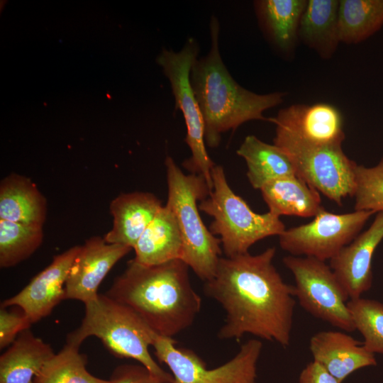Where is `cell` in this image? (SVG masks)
I'll return each instance as SVG.
<instances>
[{"mask_svg":"<svg viewBox=\"0 0 383 383\" xmlns=\"http://www.w3.org/2000/svg\"><path fill=\"white\" fill-rule=\"evenodd\" d=\"M276 249L221 257L213 277L205 282V295L223 309L226 318L217 335L238 340L245 334L290 345L296 305L294 286L287 284L273 264Z\"/></svg>","mask_w":383,"mask_h":383,"instance_id":"cell-1","label":"cell"},{"mask_svg":"<svg viewBox=\"0 0 383 383\" xmlns=\"http://www.w3.org/2000/svg\"><path fill=\"white\" fill-rule=\"evenodd\" d=\"M189 269L180 259L151 266L132 259L106 294L131 308L157 335L173 338L193 324L201 308Z\"/></svg>","mask_w":383,"mask_h":383,"instance_id":"cell-2","label":"cell"},{"mask_svg":"<svg viewBox=\"0 0 383 383\" xmlns=\"http://www.w3.org/2000/svg\"><path fill=\"white\" fill-rule=\"evenodd\" d=\"M209 28L211 48L205 56L194 61L190 82L204 119L205 143L216 148L223 133L235 130L249 121H268L264 111L280 104L286 94L277 91L259 94L241 87L222 60L220 24L214 16Z\"/></svg>","mask_w":383,"mask_h":383,"instance_id":"cell-3","label":"cell"},{"mask_svg":"<svg viewBox=\"0 0 383 383\" xmlns=\"http://www.w3.org/2000/svg\"><path fill=\"white\" fill-rule=\"evenodd\" d=\"M84 305L82 323L67 335L66 342L80 346L87 338L95 336L116 357L135 360L164 382L173 383L172 374L149 351L157 333L131 308L106 294Z\"/></svg>","mask_w":383,"mask_h":383,"instance_id":"cell-4","label":"cell"},{"mask_svg":"<svg viewBox=\"0 0 383 383\" xmlns=\"http://www.w3.org/2000/svg\"><path fill=\"white\" fill-rule=\"evenodd\" d=\"M167 201L174 213L182 239L184 261L201 280L211 279L216 271L222 249L221 240L206 227L197 206L211 190L205 179L195 174H185L170 156L165 160Z\"/></svg>","mask_w":383,"mask_h":383,"instance_id":"cell-5","label":"cell"},{"mask_svg":"<svg viewBox=\"0 0 383 383\" xmlns=\"http://www.w3.org/2000/svg\"><path fill=\"white\" fill-rule=\"evenodd\" d=\"M213 188L209 195L200 201L199 209L210 216L213 221L209 231L220 236L226 257L248 252L257 241L279 235L286 229L280 218L268 211L254 212L247 203L230 187L223 167L211 170Z\"/></svg>","mask_w":383,"mask_h":383,"instance_id":"cell-6","label":"cell"},{"mask_svg":"<svg viewBox=\"0 0 383 383\" xmlns=\"http://www.w3.org/2000/svg\"><path fill=\"white\" fill-rule=\"evenodd\" d=\"M273 143L290 157L296 176L319 193L339 206L346 197H353L357 164L344 153L342 145L308 143L278 128Z\"/></svg>","mask_w":383,"mask_h":383,"instance_id":"cell-7","label":"cell"},{"mask_svg":"<svg viewBox=\"0 0 383 383\" xmlns=\"http://www.w3.org/2000/svg\"><path fill=\"white\" fill-rule=\"evenodd\" d=\"M198 53V43L190 38L179 52L164 49L157 61L170 80L175 107L182 111L187 127L184 141L191 156L183 166L191 174L202 176L211 192V170L216 165L206 149L204 119L190 82L191 69Z\"/></svg>","mask_w":383,"mask_h":383,"instance_id":"cell-8","label":"cell"},{"mask_svg":"<svg viewBox=\"0 0 383 383\" xmlns=\"http://www.w3.org/2000/svg\"><path fill=\"white\" fill-rule=\"evenodd\" d=\"M152 347L158 361L170 370L173 383H257V364L262 350L260 340L246 341L231 360L213 369L207 368L193 350L177 348L173 338L156 334Z\"/></svg>","mask_w":383,"mask_h":383,"instance_id":"cell-9","label":"cell"},{"mask_svg":"<svg viewBox=\"0 0 383 383\" xmlns=\"http://www.w3.org/2000/svg\"><path fill=\"white\" fill-rule=\"evenodd\" d=\"M282 262L293 274L295 297L305 311L345 331H355L348 297L326 262L289 255Z\"/></svg>","mask_w":383,"mask_h":383,"instance_id":"cell-10","label":"cell"},{"mask_svg":"<svg viewBox=\"0 0 383 383\" xmlns=\"http://www.w3.org/2000/svg\"><path fill=\"white\" fill-rule=\"evenodd\" d=\"M374 213L372 211L335 213L323 209L311 221L285 229L279 235V245L290 255L330 260L360 233Z\"/></svg>","mask_w":383,"mask_h":383,"instance_id":"cell-11","label":"cell"},{"mask_svg":"<svg viewBox=\"0 0 383 383\" xmlns=\"http://www.w3.org/2000/svg\"><path fill=\"white\" fill-rule=\"evenodd\" d=\"M80 247L73 246L54 256L48 267L18 294L3 301L1 307H19L32 324L49 316L58 304L65 300V285Z\"/></svg>","mask_w":383,"mask_h":383,"instance_id":"cell-12","label":"cell"},{"mask_svg":"<svg viewBox=\"0 0 383 383\" xmlns=\"http://www.w3.org/2000/svg\"><path fill=\"white\" fill-rule=\"evenodd\" d=\"M131 250L126 245L108 243L100 236L87 239L70 267L65 285V300H78L84 304L95 300L103 279Z\"/></svg>","mask_w":383,"mask_h":383,"instance_id":"cell-13","label":"cell"},{"mask_svg":"<svg viewBox=\"0 0 383 383\" xmlns=\"http://www.w3.org/2000/svg\"><path fill=\"white\" fill-rule=\"evenodd\" d=\"M382 239L383 211H379L366 231L360 233L329 260V266L349 300L360 298L370 289L372 260Z\"/></svg>","mask_w":383,"mask_h":383,"instance_id":"cell-14","label":"cell"},{"mask_svg":"<svg viewBox=\"0 0 383 383\" xmlns=\"http://www.w3.org/2000/svg\"><path fill=\"white\" fill-rule=\"evenodd\" d=\"M268 121L308 143L342 145L345 138L343 119L335 106L326 103L292 104L279 110Z\"/></svg>","mask_w":383,"mask_h":383,"instance_id":"cell-15","label":"cell"},{"mask_svg":"<svg viewBox=\"0 0 383 383\" xmlns=\"http://www.w3.org/2000/svg\"><path fill=\"white\" fill-rule=\"evenodd\" d=\"M313 360L323 366L340 383L361 368L374 366V354L351 335L336 331L313 334L309 340Z\"/></svg>","mask_w":383,"mask_h":383,"instance_id":"cell-16","label":"cell"},{"mask_svg":"<svg viewBox=\"0 0 383 383\" xmlns=\"http://www.w3.org/2000/svg\"><path fill=\"white\" fill-rule=\"evenodd\" d=\"M153 194L145 192L122 193L109 205L113 226L104 237L108 243L133 249L137 241L162 207Z\"/></svg>","mask_w":383,"mask_h":383,"instance_id":"cell-17","label":"cell"},{"mask_svg":"<svg viewBox=\"0 0 383 383\" xmlns=\"http://www.w3.org/2000/svg\"><path fill=\"white\" fill-rule=\"evenodd\" d=\"M47 201L28 177L11 173L0 182V220L43 227Z\"/></svg>","mask_w":383,"mask_h":383,"instance_id":"cell-18","label":"cell"},{"mask_svg":"<svg viewBox=\"0 0 383 383\" xmlns=\"http://www.w3.org/2000/svg\"><path fill=\"white\" fill-rule=\"evenodd\" d=\"M181 232L172 211L162 206L133 248L137 262L151 266L180 259Z\"/></svg>","mask_w":383,"mask_h":383,"instance_id":"cell-19","label":"cell"},{"mask_svg":"<svg viewBox=\"0 0 383 383\" xmlns=\"http://www.w3.org/2000/svg\"><path fill=\"white\" fill-rule=\"evenodd\" d=\"M55 354L51 346L30 328L23 331L0 356V383H35Z\"/></svg>","mask_w":383,"mask_h":383,"instance_id":"cell-20","label":"cell"},{"mask_svg":"<svg viewBox=\"0 0 383 383\" xmlns=\"http://www.w3.org/2000/svg\"><path fill=\"white\" fill-rule=\"evenodd\" d=\"M307 0H260L255 2L260 26L282 53L294 52L300 20Z\"/></svg>","mask_w":383,"mask_h":383,"instance_id":"cell-21","label":"cell"},{"mask_svg":"<svg viewBox=\"0 0 383 383\" xmlns=\"http://www.w3.org/2000/svg\"><path fill=\"white\" fill-rule=\"evenodd\" d=\"M272 214L314 217L324 208L320 193L297 176L270 181L260 189Z\"/></svg>","mask_w":383,"mask_h":383,"instance_id":"cell-22","label":"cell"},{"mask_svg":"<svg viewBox=\"0 0 383 383\" xmlns=\"http://www.w3.org/2000/svg\"><path fill=\"white\" fill-rule=\"evenodd\" d=\"M338 0H308L298 38L322 58L329 59L339 44Z\"/></svg>","mask_w":383,"mask_h":383,"instance_id":"cell-23","label":"cell"},{"mask_svg":"<svg viewBox=\"0 0 383 383\" xmlns=\"http://www.w3.org/2000/svg\"><path fill=\"white\" fill-rule=\"evenodd\" d=\"M236 153L245 160L248 181L255 189L274 179L296 176L292 160L283 150L253 135L245 138Z\"/></svg>","mask_w":383,"mask_h":383,"instance_id":"cell-24","label":"cell"},{"mask_svg":"<svg viewBox=\"0 0 383 383\" xmlns=\"http://www.w3.org/2000/svg\"><path fill=\"white\" fill-rule=\"evenodd\" d=\"M383 26V0H340V41L357 44L371 37Z\"/></svg>","mask_w":383,"mask_h":383,"instance_id":"cell-25","label":"cell"},{"mask_svg":"<svg viewBox=\"0 0 383 383\" xmlns=\"http://www.w3.org/2000/svg\"><path fill=\"white\" fill-rule=\"evenodd\" d=\"M79 345L66 342L43 366L35 383H110L98 378L86 369L87 357L79 351Z\"/></svg>","mask_w":383,"mask_h":383,"instance_id":"cell-26","label":"cell"},{"mask_svg":"<svg viewBox=\"0 0 383 383\" xmlns=\"http://www.w3.org/2000/svg\"><path fill=\"white\" fill-rule=\"evenodd\" d=\"M43 238V227L0 220V267H11L30 257Z\"/></svg>","mask_w":383,"mask_h":383,"instance_id":"cell-27","label":"cell"},{"mask_svg":"<svg viewBox=\"0 0 383 383\" xmlns=\"http://www.w3.org/2000/svg\"><path fill=\"white\" fill-rule=\"evenodd\" d=\"M347 305L364 346L374 354H383V303L360 297L349 300Z\"/></svg>","mask_w":383,"mask_h":383,"instance_id":"cell-28","label":"cell"},{"mask_svg":"<svg viewBox=\"0 0 383 383\" xmlns=\"http://www.w3.org/2000/svg\"><path fill=\"white\" fill-rule=\"evenodd\" d=\"M355 211H383V157L374 167L355 169Z\"/></svg>","mask_w":383,"mask_h":383,"instance_id":"cell-29","label":"cell"},{"mask_svg":"<svg viewBox=\"0 0 383 383\" xmlns=\"http://www.w3.org/2000/svg\"><path fill=\"white\" fill-rule=\"evenodd\" d=\"M32 325L28 318L21 314L0 309V348L10 346L23 331L30 328Z\"/></svg>","mask_w":383,"mask_h":383,"instance_id":"cell-30","label":"cell"},{"mask_svg":"<svg viewBox=\"0 0 383 383\" xmlns=\"http://www.w3.org/2000/svg\"><path fill=\"white\" fill-rule=\"evenodd\" d=\"M110 383H165L141 364H125L116 367Z\"/></svg>","mask_w":383,"mask_h":383,"instance_id":"cell-31","label":"cell"},{"mask_svg":"<svg viewBox=\"0 0 383 383\" xmlns=\"http://www.w3.org/2000/svg\"><path fill=\"white\" fill-rule=\"evenodd\" d=\"M299 383H340L323 366L315 361L310 362L301 370Z\"/></svg>","mask_w":383,"mask_h":383,"instance_id":"cell-32","label":"cell"}]
</instances>
